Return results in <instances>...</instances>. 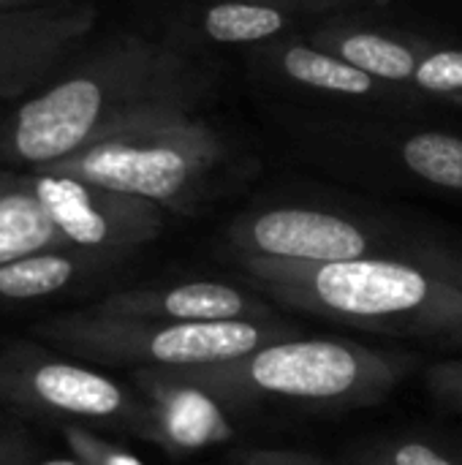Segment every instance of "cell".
<instances>
[{"label": "cell", "mask_w": 462, "mask_h": 465, "mask_svg": "<svg viewBox=\"0 0 462 465\" xmlns=\"http://www.w3.org/2000/svg\"><path fill=\"white\" fill-rule=\"evenodd\" d=\"M207 82L174 46L125 35L71 68L0 123V158L41 169L133 123L196 112Z\"/></svg>", "instance_id": "cell-1"}, {"label": "cell", "mask_w": 462, "mask_h": 465, "mask_svg": "<svg viewBox=\"0 0 462 465\" xmlns=\"http://www.w3.org/2000/svg\"><path fill=\"white\" fill-rule=\"evenodd\" d=\"M248 289L346 327L462 349V262L419 251L338 264L237 256Z\"/></svg>", "instance_id": "cell-2"}, {"label": "cell", "mask_w": 462, "mask_h": 465, "mask_svg": "<svg viewBox=\"0 0 462 465\" xmlns=\"http://www.w3.org/2000/svg\"><path fill=\"white\" fill-rule=\"evenodd\" d=\"M229 409L278 401L302 406H370L400 379L389 354L338 338H283L229 362L172 368Z\"/></svg>", "instance_id": "cell-3"}, {"label": "cell", "mask_w": 462, "mask_h": 465, "mask_svg": "<svg viewBox=\"0 0 462 465\" xmlns=\"http://www.w3.org/2000/svg\"><path fill=\"white\" fill-rule=\"evenodd\" d=\"M223 136L196 112L150 117L117 131L71 158L41 166L84 183L188 213L226 163Z\"/></svg>", "instance_id": "cell-4"}, {"label": "cell", "mask_w": 462, "mask_h": 465, "mask_svg": "<svg viewBox=\"0 0 462 465\" xmlns=\"http://www.w3.org/2000/svg\"><path fill=\"white\" fill-rule=\"evenodd\" d=\"M38 335L74 357L93 362L136 368H196L229 362L283 341L289 338V327L280 319L163 322L84 308L38 324Z\"/></svg>", "instance_id": "cell-5"}, {"label": "cell", "mask_w": 462, "mask_h": 465, "mask_svg": "<svg viewBox=\"0 0 462 465\" xmlns=\"http://www.w3.org/2000/svg\"><path fill=\"white\" fill-rule=\"evenodd\" d=\"M0 398L60 420L125 425L139 436L147 422L144 401L114 379L27 343L8 346L0 354Z\"/></svg>", "instance_id": "cell-6"}, {"label": "cell", "mask_w": 462, "mask_h": 465, "mask_svg": "<svg viewBox=\"0 0 462 465\" xmlns=\"http://www.w3.org/2000/svg\"><path fill=\"white\" fill-rule=\"evenodd\" d=\"M27 177L60 237L74 251L112 264L163 232L166 210L152 202L57 172L27 169Z\"/></svg>", "instance_id": "cell-7"}, {"label": "cell", "mask_w": 462, "mask_h": 465, "mask_svg": "<svg viewBox=\"0 0 462 465\" xmlns=\"http://www.w3.org/2000/svg\"><path fill=\"white\" fill-rule=\"evenodd\" d=\"M237 256L302 264H338L381 253V237L365 223L313 207H272L240 215L229 226Z\"/></svg>", "instance_id": "cell-8"}, {"label": "cell", "mask_w": 462, "mask_h": 465, "mask_svg": "<svg viewBox=\"0 0 462 465\" xmlns=\"http://www.w3.org/2000/svg\"><path fill=\"white\" fill-rule=\"evenodd\" d=\"M93 25L95 8L76 0L0 11V104L52 82Z\"/></svg>", "instance_id": "cell-9"}, {"label": "cell", "mask_w": 462, "mask_h": 465, "mask_svg": "<svg viewBox=\"0 0 462 465\" xmlns=\"http://www.w3.org/2000/svg\"><path fill=\"white\" fill-rule=\"evenodd\" d=\"M133 384L147 406L142 439L161 450L191 455L234 441L231 409L204 387L177 376L172 368H136Z\"/></svg>", "instance_id": "cell-10"}, {"label": "cell", "mask_w": 462, "mask_h": 465, "mask_svg": "<svg viewBox=\"0 0 462 465\" xmlns=\"http://www.w3.org/2000/svg\"><path fill=\"white\" fill-rule=\"evenodd\" d=\"M95 311L163 322H270L278 319L272 305L253 289L221 281H188L161 289L117 292L93 305Z\"/></svg>", "instance_id": "cell-11"}, {"label": "cell", "mask_w": 462, "mask_h": 465, "mask_svg": "<svg viewBox=\"0 0 462 465\" xmlns=\"http://www.w3.org/2000/svg\"><path fill=\"white\" fill-rule=\"evenodd\" d=\"M319 46L357 65L384 84H411L422 57L433 49L425 41L365 30V27H327L319 33Z\"/></svg>", "instance_id": "cell-12"}, {"label": "cell", "mask_w": 462, "mask_h": 465, "mask_svg": "<svg viewBox=\"0 0 462 465\" xmlns=\"http://www.w3.org/2000/svg\"><path fill=\"white\" fill-rule=\"evenodd\" d=\"M52 248H68L27 172H0V267Z\"/></svg>", "instance_id": "cell-13"}, {"label": "cell", "mask_w": 462, "mask_h": 465, "mask_svg": "<svg viewBox=\"0 0 462 465\" xmlns=\"http://www.w3.org/2000/svg\"><path fill=\"white\" fill-rule=\"evenodd\" d=\"M103 267H109V262L74 248L38 251L0 267V300L25 302L52 297Z\"/></svg>", "instance_id": "cell-14"}, {"label": "cell", "mask_w": 462, "mask_h": 465, "mask_svg": "<svg viewBox=\"0 0 462 465\" xmlns=\"http://www.w3.org/2000/svg\"><path fill=\"white\" fill-rule=\"evenodd\" d=\"M280 76H286L294 84L346 95V98H365L381 93V82L370 74L359 71L357 65L346 63L343 57L321 49L319 44H275L267 49L264 57Z\"/></svg>", "instance_id": "cell-15"}, {"label": "cell", "mask_w": 462, "mask_h": 465, "mask_svg": "<svg viewBox=\"0 0 462 465\" xmlns=\"http://www.w3.org/2000/svg\"><path fill=\"white\" fill-rule=\"evenodd\" d=\"M199 25L215 44H261L291 25V11L272 0H218L202 11Z\"/></svg>", "instance_id": "cell-16"}, {"label": "cell", "mask_w": 462, "mask_h": 465, "mask_svg": "<svg viewBox=\"0 0 462 465\" xmlns=\"http://www.w3.org/2000/svg\"><path fill=\"white\" fill-rule=\"evenodd\" d=\"M406 169L447 191H462V136L444 131H422L400 144Z\"/></svg>", "instance_id": "cell-17"}, {"label": "cell", "mask_w": 462, "mask_h": 465, "mask_svg": "<svg viewBox=\"0 0 462 465\" xmlns=\"http://www.w3.org/2000/svg\"><path fill=\"white\" fill-rule=\"evenodd\" d=\"M411 87L433 98L462 104V49H430L411 79Z\"/></svg>", "instance_id": "cell-18"}, {"label": "cell", "mask_w": 462, "mask_h": 465, "mask_svg": "<svg viewBox=\"0 0 462 465\" xmlns=\"http://www.w3.org/2000/svg\"><path fill=\"white\" fill-rule=\"evenodd\" d=\"M63 436H65L71 455H76L84 465H144L128 450L98 439L82 425H63Z\"/></svg>", "instance_id": "cell-19"}, {"label": "cell", "mask_w": 462, "mask_h": 465, "mask_svg": "<svg viewBox=\"0 0 462 465\" xmlns=\"http://www.w3.org/2000/svg\"><path fill=\"white\" fill-rule=\"evenodd\" d=\"M362 465H462L425 441H392L373 450Z\"/></svg>", "instance_id": "cell-20"}, {"label": "cell", "mask_w": 462, "mask_h": 465, "mask_svg": "<svg viewBox=\"0 0 462 465\" xmlns=\"http://www.w3.org/2000/svg\"><path fill=\"white\" fill-rule=\"evenodd\" d=\"M425 384L441 406L462 411V357L460 360H441V362L430 365Z\"/></svg>", "instance_id": "cell-21"}, {"label": "cell", "mask_w": 462, "mask_h": 465, "mask_svg": "<svg viewBox=\"0 0 462 465\" xmlns=\"http://www.w3.org/2000/svg\"><path fill=\"white\" fill-rule=\"evenodd\" d=\"M234 465H332L316 455L300 452V450H270V447H253L234 452Z\"/></svg>", "instance_id": "cell-22"}, {"label": "cell", "mask_w": 462, "mask_h": 465, "mask_svg": "<svg viewBox=\"0 0 462 465\" xmlns=\"http://www.w3.org/2000/svg\"><path fill=\"white\" fill-rule=\"evenodd\" d=\"M25 450L27 441L22 436H0V465H14Z\"/></svg>", "instance_id": "cell-23"}, {"label": "cell", "mask_w": 462, "mask_h": 465, "mask_svg": "<svg viewBox=\"0 0 462 465\" xmlns=\"http://www.w3.org/2000/svg\"><path fill=\"white\" fill-rule=\"evenodd\" d=\"M54 3H71V0H0V11H8V8H35V5H54Z\"/></svg>", "instance_id": "cell-24"}, {"label": "cell", "mask_w": 462, "mask_h": 465, "mask_svg": "<svg viewBox=\"0 0 462 465\" xmlns=\"http://www.w3.org/2000/svg\"><path fill=\"white\" fill-rule=\"evenodd\" d=\"M38 465H84L76 455H71V458H52V460H44V463Z\"/></svg>", "instance_id": "cell-25"}, {"label": "cell", "mask_w": 462, "mask_h": 465, "mask_svg": "<svg viewBox=\"0 0 462 465\" xmlns=\"http://www.w3.org/2000/svg\"><path fill=\"white\" fill-rule=\"evenodd\" d=\"M272 3H286V0H272ZM289 3H338V0H289Z\"/></svg>", "instance_id": "cell-26"}]
</instances>
